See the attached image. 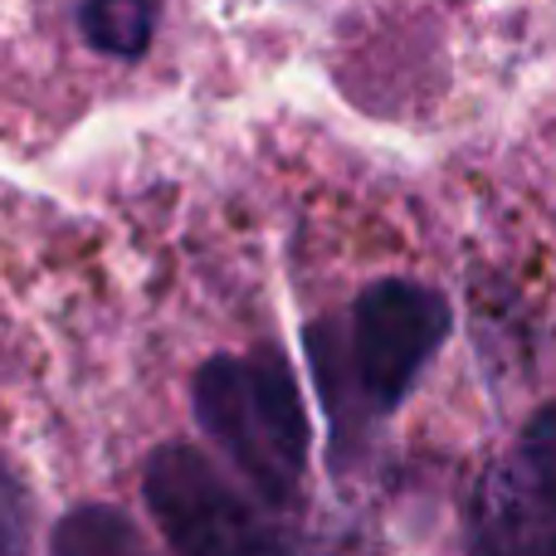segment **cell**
Segmentation results:
<instances>
[{
    "label": "cell",
    "mask_w": 556,
    "mask_h": 556,
    "mask_svg": "<svg viewBox=\"0 0 556 556\" xmlns=\"http://www.w3.org/2000/svg\"><path fill=\"white\" fill-rule=\"evenodd\" d=\"M54 552H137L142 532L123 518L117 508H78L49 538Z\"/></svg>",
    "instance_id": "52a82bcc"
},
{
    "label": "cell",
    "mask_w": 556,
    "mask_h": 556,
    "mask_svg": "<svg viewBox=\"0 0 556 556\" xmlns=\"http://www.w3.org/2000/svg\"><path fill=\"white\" fill-rule=\"evenodd\" d=\"M473 547H493V552H556V518H547L532 489L522 483V473L513 464L493 469L479 489V513H473Z\"/></svg>",
    "instance_id": "277c9868"
},
{
    "label": "cell",
    "mask_w": 556,
    "mask_h": 556,
    "mask_svg": "<svg viewBox=\"0 0 556 556\" xmlns=\"http://www.w3.org/2000/svg\"><path fill=\"white\" fill-rule=\"evenodd\" d=\"M156 0H84L78 5V29L88 49L108 59H142L156 39Z\"/></svg>",
    "instance_id": "5b68a950"
},
{
    "label": "cell",
    "mask_w": 556,
    "mask_h": 556,
    "mask_svg": "<svg viewBox=\"0 0 556 556\" xmlns=\"http://www.w3.org/2000/svg\"><path fill=\"white\" fill-rule=\"evenodd\" d=\"M513 469L522 473L532 498L547 508V518H556V401H547L528 425H522Z\"/></svg>",
    "instance_id": "8992f818"
},
{
    "label": "cell",
    "mask_w": 556,
    "mask_h": 556,
    "mask_svg": "<svg viewBox=\"0 0 556 556\" xmlns=\"http://www.w3.org/2000/svg\"><path fill=\"white\" fill-rule=\"evenodd\" d=\"M142 503L156 532L176 552L220 556V552H283L288 538L264 528L260 508L244 489L225 479V469L195 444H162L142 473Z\"/></svg>",
    "instance_id": "3957f363"
},
{
    "label": "cell",
    "mask_w": 556,
    "mask_h": 556,
    "mask_svg": "<svg viewBox=\"0 0 556 556\" xmlns=\"http://www.w3.org/2000/svg\"><path fill=\"white\" fill-rule=\"evenodd\" d=\"M201 434L235 464L244 489L274 513L303 498L307 415L283 352L260 346L250 356H211L191 386Z\"/></svg>",
    "instance_id": "7a4b0ae2"
},
{
    "label": "cell",
    "mask_w": 556,
    "mask_h": 556,
    "mask_svg": "<svg viewBox=\"0 0 556 556\" xmlns=\"http://www.w3.org/2000/svg\"><path fill=\"white\" fill-rule=\"evenodd\" d=\"M454 327L450 298L415 278H376L356 293L346 323L307 327V356L337 434V464L356 430L401 410Z\"/></svg>",
    "instance_id": "6da1fadb"
}]
</instances>
